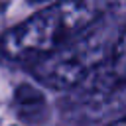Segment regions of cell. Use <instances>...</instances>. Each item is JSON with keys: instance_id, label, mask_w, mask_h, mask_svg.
<instances>
[{"instance_id": "1", "label": "cell", "mask_w": 126, "mask_h": 126, "mask_svg": "<svg viewBox=\"0 0 126 126\" xmlns=\"http://www.w3.org/2000/svg\"><path fill=\"white\" fill-rule=\"evenodd\" d=\"M110 14L108 0H53L0 37V53L10 61H37Z\"/></svg>"}, {"instance_id": "2", "label": "cell", "mask_w": 126, "mask_h": 126, "mask_svg": "<svg viewBox=\"0 0 126 126\" xmlns=\"http://www.w3.org/2000/svg\"><path fill=\"white\" fill-rule=\"evenodd\" d=\"M118 32L120 26H112L102 18L73 41L33 61V77L53 89L83 87L108 59Z\"/></svg>"}, {"instance_id": "3", "label": "cell", "mask_w": 126, "mask_h": 126, "mask_svg": "<svg viewBox=\"0 0 126 126\" xmlns=\"http://www.w3.org/2000/svg\"><path fill=\"white\" fill-rule=\"evenodd\" d=\"M83 87H89L91 93L102 96H110L126 89V24L120 26V32L104 65Z\"/></svg>"}, {"instance_id": "4", "label": "cell", "mask_w": 126, "mask_h": 126, "mask_svg": "<svg viewBox=\"0 0 126 126\" xmlns=\"http://www.w3.org/2000/svg\"><path fill=\"white\" fill-rule=\"evenodd\" d=\"M110 2V14H124L126 12V0H108Z\"/></svg>"}, {"instance_id": "5", "label": "cell", "mask_w": 126, "mask_h": 126, "mask_svg": "<svg viewBox=\"0 0 126 126\" xmlns=\"http://www.w3.org/2000/svg\"><path fill=\"white\" fill-rule=\"evenodd\" d=\"M108 126H126V116H122V118H118V120H114V122H110Z\"/></svg>"}, {"instance_id": "6", "label": "cell", "mask_w": 126, "mask_h": 126, "mask_svg": "<svg viewBox=\"0 0 126 126\" xmlns=\"http://www.w3.org/2000/svg\"><path fill=\"white\" fill-rule=\"evenodd\" d=\"M30 2H33V4H41V2H53V0H30Z\"/></svg>"}]
</instances>
